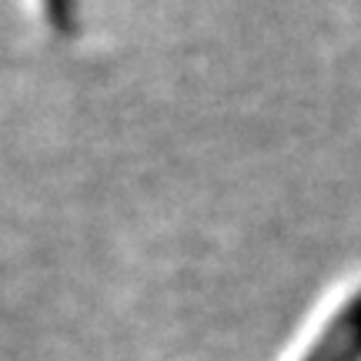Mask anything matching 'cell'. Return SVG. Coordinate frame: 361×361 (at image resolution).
<instances>
[{
	"label": "cell",
	"instance_id": "1",
	"mask_svg": "<svg viewBox=\"0 0 361 361\" xmlns=\"http://www.w3.org/2000/svg\"><path fill=\"white\" fill-rule=\"evenodd\" d=\"M301 361H361V291L324 322Z\"/></svg>",
	"mask_w": 361,
	"mask_h": 361
},
{
	"label": "cell",
	"instance_id": "2",
	"mask_svg": "<svg viewBox=\"0 0 361 361\" xmlns=\"http://www.w3.org/2000/svg\"><path fill=\"white\" fill-rule=\"evenodd\" d=\"M44 17L61 37L74 34L78 30V0H44Z\"/></svg>",
	"mask_w": 361,
	"mask_h": 361
}]
</instances>
